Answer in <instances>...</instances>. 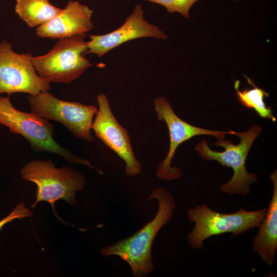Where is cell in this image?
<instances>
[{"instance_id":"cell-1","label":"cell","mask_w":277,"mask_h":277,"mask_svg":"<svg viewBox=\"0 0 277 277\" xmlns=\"http://www.w3.org/2000/svg\"><path fill=\"white\" fill-rule=\"evenodd\" d=\"M148 199H156L159 203L153 219L131 236L101 250L104 256L117 255L127 263L135 277L147 276L154 270L151 256L153 241L160 229L172 218L176 206L172 194L161 187L154 189Z\"/></svg>"},{"instance_id":"cell-2","label":"cell","mask_w":277,"mask_h":277,"mask_svg":"<svg viewBox=\"0 0 277 277\" xmlns=\"http://www.w3.org/2000/svg\"><path fill=\"white\" fill-rule=\"evenodd\" d=\"M48 121L32 112L17 109L9 96L0 97V124L8 128L12 133L23 136L34 151L55 153L71 164L85 165L100 174L103 173L89 161L75 156L60 145L53 137L54 126Z\"/></svg>"},{"instance_id":"cell-3","label":"cell","mask_w":277,"mask_h":277,"mask_svg":"<svg viewBox=\"0 0 277 277\" xmlns=\"http://www.w3.org/2000/svg\"><path fill=\"white\" fill-rule=\"evenodd\" d=\"M21 175L37 186L36 199L31 207L34 208L41 201L48 202L58 218L55 203L62 199L75 205L76 192L82 190L86 185L85 177L81 172L71 167L57 168L50 160L28 162L22 167Z\"/></svg>"},{"instance_id":"cell-4","label":"cell","mask_w":277,"mask_h":277,"mask_svg":"<svg viewBox=\"0 0 277 277\" xmlns=\"http://www.w3.org/2000/svg\"><path fill=\"white\" fill-rule=\"evenodd\" d=\"M261 131V127L256 125H252L244 132L235 131L234 135L240 138L238 144H234L229 139L218 140L215 145L225 148L222 152L211 150L205 140H202L196 145L195 150L205 160L215 161L223 167L232 168V177L220 187L222 191L230 194H239L245 196L250 192L249 185L252 183H258L256 175L247 172L245 163L248 153Z\"/></svg>"},{"instance_id":"cell-5","label":"cell","mask_w":277,"mask_h":277,"mask_svg":"<svg viewBox=\"0 0 277 277\" xmlns=\"http://www.w3.org/2000/svg\"><path fill=\"white\" fill-rule=\"evenodd\" d=\"M85 34L59 39L45 54L33 57L38 75L49 83L69 84L78 78L92 64L85 57Z\"/></svg>"},{"instance_id":"cell-6","label":"cell","mask_w":277,"mask_h":277,"mask_svg":"<svg viewBox=\"0 0 277 277\" xmlns=\"http://www.w3.org/2000/svg\"><path fill=\"white\" fill-rule=\"evenodd\" d=\"M268 208L248 211L241 208L232 213H221L206 205H196L187 210L188 219L195 222V227L187 239L191 247L202 249L208 238L226 232L234 236L255 227H259L267 213Z\"/></svg>"},{"instance_id":"cell-7","label":"cell","mask_w":277,"mask_h":277,"mask_svg":"<svg viewBox=\"0 0 277 277\" xmlns=\"http://www.w3.org/2000/svg\"><path fill=\"white\" fill-rule=\"evenodd\" d=\"M28 101L31 112L62 124L77 138L93 141L91 130L98 110L95 106L62 100L48 91L29 95Z\"/></svg>"},{"instance_id":"cell-8","label":"cell","mask_w":277,"mask_h":277,"mask_svg":"<svg viewBox=\"0 0 277 277\" xmlns=\"http://www.w3.org/2000/svg\"><path fill=\"white\" fill-rule=\"evenodd\" d=\"M33 57L31 53L15 52L6 41L0 42V94L36 95L50 89V83L37 73Z\"/></svg>"},{"instance_id":"cell-9","label":"cell","mask_w":277,"mask_h":277,"mask_svg":"<svg viewBox=\"0 0 277 277\" xmlns=\"http://www.w3.org/2000/svg\"><path fill=\"white\" fill-rule=\"evenodd\" d=\"M154 106L158 119L166 123L170 137L168 152L156 170L157 176L162 180L171 181L181 176V169L172 167L171 164L178 147L184 142L197 135H212L221 140L224 138L226 134L234 135L235 133V131L231 130L221 131L206 129L183 121L175 113L170 103L164 96L155 98Z\"/></svg>"},{"instance_id":"cell-10","label":"cell","mask_w":277,"mask_h":277,"mask_svg":"<svg viewBox=\"0 0 277 277\" xmlns=\"http://www.w3.org/2000/svg\"><path fill=\"white\" fill-rule=\"evenodd\" d=\"M97 102L98 108L92 125L95 135L125 162L127 174L141 173L142 165L135 156L128 131L113 115L107 97L100 93Z\"/></svg>"},{"instance_id":"cell-11","label":"cell","mask_w":277,"mask_h":277,"mask_svg":"<svg viewBox=\"0 0 277 277\" xmlns=\"http://www.w3.org/2000/svg\"><path fill=\"white\" fill-rule=\"evenodd\" d=\"M87 42V54L102 57L112 49L128 41L142 37L166 39L167 35L157 26L146 21L141 5H137L133 12L117 29L105 34L91 35Z\"/></svg>"},{"instance_id":"cell-12","label":"cell","mask_w":277,"mask_h":277,"mask_svg":"<svg viewBox=\"0 0 277 277\" xmlns=\"http://www.w3.org/2000/svg\"><path fill=\"white\" fill-rule=\"evenodd\" d=\"M93 13L88 6L70 1L52 19L37 27L36 33L41 37L58 39L85 34L94 28Z\"/></svg>"},{"instance_id":"cell-13","label":"cell","mask_w":277,"mask_h":277,"mask_svg":"<svg viewBox=\"0 0 277 277\" xmlns=\"http://www.w3.org/2000/svg\"><path fill=\"white\" fill-rule=\"evenodd\" d=\"M273 185L272 197L267 213L262 222L258 234L252 245L254 252L268 266H272L275 260L277 248V172L274 170L270 175Z\"/></svg>"},{"instance_id":"cell-14","label":"cell","mask_w":277,"mask_h":277,"mask_svg":"<svg viewBox=\"0 0 277 277\" xmlns=\"http://www.w3.org/2000/svg\"><path fill=\"white\" fill-rule=\"evenodd\" d=\"M62 9L49 0H16L15 11L28 26H40L57 15Z\"/></svg>"},{"instance_id":"cell-15","label":"cell","mask_w":277,"mask_h":277,"mask_svg":"<svg viewBox=\"0 0 277 277\" xmlns=\"http://www.w3.org/2000/svg\"><path fill=\"white\" fill-rule=\"evenodd\" d=\"M244 76L251 87L240 90V81H235L234 87L239 103L248 109H253L261 117L275 122L276 119L271 107L267 106L264 101L265 98L269 96V93L263 89L257 87L251 79L246 75Z\"/></svg>"},{"instance_id":"cell-16","label":"cell","mask_w":277,"mask_h":277,"mask_svg":"<svg viewBox=\"0 0 277 277\" xmlns=\"http://www.w3.org/2000/svg\"><path fill=\"white\" fill-rule=\"evenodd\" d=\"M163 6L168 12H179L186 18H190L189 11L200 0H145Z\"/></svg>"},{"instance_id":"cell-17","label":"cell","mask_w":277,"mask_h":277,"mask_svg":"<svg viewBox=\"0 0 277 277\" xmlns=\"http://www.w3.org/2000/svg\"><path fill=\"white\" fill-rule=\"evenodd\" d=\"M31 215L32 212L25 207L23 202H21L17 204L8 215L0 221V230L6 224L14 220L23 219L30 217Z\"/></svg>"},{"instance_id":"cell-18","label":"cell","mask_w":277,"mask_h":277,"mask_svg":"<svg viewBox=\"0 0 277 277\" xmlns=\"http://www.w3.org/2000/svg\"><path fill=\"white\" fill-rule=\"evenodd\" d=\"M233 1H238V0H233Z\"/></svg>"}]
</instances>
